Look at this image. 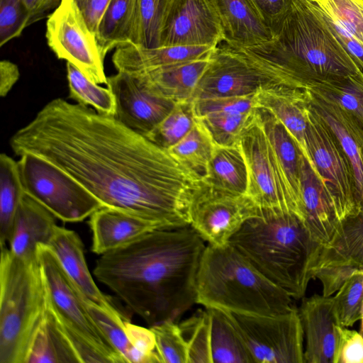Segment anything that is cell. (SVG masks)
<instances>
[{
    "label": "cell",
    "instance_id": "obj_1",
    "mask_svg": "<svg viewBox=\"0 0 363 363\" xmlns=\"http://www.w3.org/2000/svg\"><path fill=\"white\" fill-rule=\"evenodd\" d=\"M13 152L30 153L79 182L104 207L159 230L189 225L202 178L115 116L60 98L45 105L10 139Z\"/></svg>",
    "mask_w": 363,
    "mask_h": 363
},
{
    "label": "cell",
    "instance_id": "obj_2",
    "mask_svg": "<svg viewBox=\"0 0 363 363\" xmlns=\"http://www.w3.org/2000/svg\"><path fill=\"white\" fill-rule=\"evenodd\" d=\"M206 242L189 225L150 231L101 255L94 275L150 327L196 303V277Z\"/></svg>",
    "mask_w": 363,
    "mask_h": 363
},
{
    "label": "cell",
    "instance_id": "obj_3",
    "mask_svg": "<svg viewBox=\"0 0 363 363\" xmlns=\"http://www.w3.org/2000/svg\"><path fill=\"white\" fill-rule=\"evenodd\" d=\"M233 48L279 84L294 88L303 78L363 75L311 0H294L279 33L255 46Z\"/></svg>",
    "mask_w": 363,
    "mask_h": 363
},
{
    "label": "cell",
    "instance_id": "obj_4",
    "mask_svg": "<svg viewBox=\"0 0 363 363\" xmlns=\"http://www.w3.org/2000/svg\"><path fill=\"white\" fill-rule=\"evenodd\" d=\"M237 249L262 275L302 298L322 249L303 222L287 211L259 210L231 238Z\"/></svg>",
    "mask_w": 363,
    "mask_h": 363
},
{
    "label": "cell",
    "instance_id": "obj_5",
    "mask_svg": "<svg viewBox=\"0 0 363 363\" xmlns=\"http://www.w3.org/2000/svg\"><path fill=\"white\" fill-rule=\"evenodd\" d=\"M291 301L230 243L206 245L196 277V303L233 313L273 315L291 311Z\"/></svg>",
    "mask_w": 363,
    "mask_h": 363
},
{
    "label": "cell",
    "instance_id": "obj_6",
    "mask_svg": "<svg viewBox=\"0 0 363 363\" xmlns=\"http://www.w3.org/2000/svg\"><path fill=\"white\" fill-rule=\"evenodd\" d=\"M48 294L38 260L27 262L1 247L0 363H26L44 320Z\"/></svg>",
    "mask_w": 363,
    "mask_h": 363
},
{
    "label": "cell",
    "instance_id": "obj_7",
    "mask_svg": "<svg viewBox=\"0 0 363 363\" xmlns=\"http://www.w3.org/2000/svg\"><path fill=\"white\" fill-rule=\"evenodd\" d=\"M38 260L45 282L49 307L81 363H125L89 314L82 294L52 250L39 245Z\"/></svg>",
    "mask_w": 363,
    "mask_h": 363
},
{
    "label": "cell",
    "instance_id": "obj_8",
    "mask_svg": "<svg viewBox=\"0 0 363 363\" xmlns=\"http://www.w3.org/2000/svg\"><path fill=\"white\" fill-rule=\"evenodd\" d=\"M18 167L25 193L63 222H81L104 207L79 182L39 157L23 154Z\"/></svg>",
    "mask_w": 363,
    "mask_h": 363
},
{
    "label": "cell",
    "instance_id": "obj_9",
    "mask_svg": "<svg viewBox=\"0 0 363 363\" xmlns=\"http://www.w3.org/2000/svg\"><path fill=\"white\" fill-rule=\"evenodd\" d=\"M228 313L254 363H304L303 330L294 307L273 315Z\"/></svg>",
    "mask_w": 363,
    "mask_h": 363
},
{
    "label": "cell",
    "instance_id": "obj_10",
    "mask_svg": "<svg viewBox=\"0 0 363 363\" xmlns=\"http://www.w3.org/2000/svg\"><path fill=\"white\" fill-rule=\"evenodd\" d=\"M306 103L308 150L342 221L360 211L352 168L335 135Z\"/></svg>",
    "mask_w": 363,
    "mask_h": 363
},
{
    "label": "cell",
    "instance_id": "obj_11",
    "mask_svg": "<svg viewBox=\"0 0 363 363\" xmlns=\"http://www.w3.org/2000/svg\"><path fill=\"white\" fill-rule=\"evenodd\" d=\"M45 36L57 58L74 65L93 82L107 84L96 35L74 0H62L48 17Z\"/></svg>",
    "mask_w": 363,
    "mask_h": 363
},
{
    "label": "cell",
    "instance_id": "obj_12",
    "mask_svg": "<svg viewBox=\"0 0 363 363\" xmlns=\"http://www.w3.org/2000/svg\"><path fill=\"white\" fill-rule=\"evenodd\" d=\"M259 208L247 195L221 191L203 184L190 208L189 226L207 243L222 247Z\"/></svg>",
    "mask_w": 363,
    "mask_h": 363
},
{
    "label": "cell",
    "instance_id": "obj_13",
    "mask_svg": "<svg viewBox=\"0 0 363 363\" xmlns=\"http://www.w3.org/2000/svg\"><path fill=\"white\" fill-rule=\"evenodd\" d=\"M238 146L248 172L247 196L259 210L293 213L257 111L241 134Z\"/></svg>",
    "mask_w": 363,
    "mask_h": 363
},
{
    "label": "cell",
    "instance_id": "obj_14",
    "mask_svg": "<svg viewBox=\"0 0 363 363\" xmlns=\"http://www.w3.org/2000/svg\"><path fill=\"white\" fill-rule=\"evenodd\" d=\"M273 84L277 83L224 43L218 45L212 52L209 65L196 88L192 101L254 95Z\"/></svg>",
    "mask_w": 363,
    "mask_h": 363
},
{
    "label": "cell",
    "instance_id": "obj_15",
    "mask_svg": "<svg viewBox=\"0 0 363 363\" xmlns=\"http://www.w3.org/2000/svg\"><path fill=\"white\" fill-rule=\"evenodd\" d=\"M357 270H363V211L342 220L322 246L314 276L323 285V295L331 296Z\"/></svg>",
    "mask_w": 363,
    "mask_h": 363
},
{
    "label": "cell",
    "instance_id": "obj_16",
    "mask_svg": "<svg viewBox=\"0 0 363 363\" xmlns=\"http://www.w3.org/2000/svg\"><path fill=\"white\" fill-rule=\"evenodd\" d=\"M222 41L219 19L207 0L172 1L161 30L160 47H216Z\"/></svg>",
    "mask_w": 363,
    "mask_h": 363
},
{
    "label": "cell",
    "instance_id": "obj_17",
    "mask_svg": "<svg viewBox=\"0 0 363 363\" xmlns=\"http://www.w3.org/2000/svg\"><path fill=\"white\" fill-rule=\"evenodd\" d=\"M106 85L115 96V117L145 137L176 104L173 101L152 93L135 75L128 73L118 72L107 77Z\"/></svg>",
    "mask_w": 363,
    "mask_h": 363
},
{
    "label": "cell",
    "instance_id": "obj_18",
    "mask_svg": "<svg viewBox=\"0 0 363 363\" xmlns=\"http://www.w3.org/2000/svg\"><path fill=\"white\" fill-rule=\"evenodd\" d=\"M303 91L306 102L335 135L351 164L359 209L363 211V122L330 99Z\"/></svg>",
    "mask_w": 363,
    "mask_h": 363
},
{
    "label": "cell",
    "instance_id": "obj_19",
    "mask_svg": "<svg viewBox=\"0 0 363 363\" xmlns=\"http://www.w3.org/2000/svg\"><path fill=\"white\" fill-rule=\"evenodd\" d=\"M306 345L304 363H333L338 325L332 296L303 298L298 311Z\"/></svg>",
    "mask_w": 363,
    "mask_h": 363
},
{
    "label": "cell",
    "instance_id": "obj_20",
    "mask_svg": "<svg viewBox=\"0 0 363 363\" xmlns=\"http://www.w3.org/2000/svg\"><path fill=\"white\" fill-rule=\"evenodd\" d=\"M48 246L84 298L115 316L126 319L94 282L86 262L83 242L75 231L56 225Z\"/></svg>",
    "mask_w": 363,
    "mask_h": 363
},
{
    "label": "cell",
    "instance_id": "obj_21",
    "mask_svg": "<svg viewBox=\"0 0 363 363\" xmlns=\"http://www.w3.org/2000/svg\"><path fill=\"white\" fill-rule=\"evenodd\" d=\"M254 101L256 108L269 111L282 123L313 172L323 181L308 147L307 106L303 90L273 84L259 90L254 95Z\"/></svg>",
    "mask_w": 363,
    "mask_h": 363
},
{
    "label": "cell",
    "instance_id": "obj_22",
    "mask_svg": "<svg viewBox=\"0 0 363 363\" xmlns=\"http://www.w3.org/2000/svg\"><path fill=\"white\" fill-rule=\"evenodd\" d=\"M268 139L292 212L303 222L301 184V153L282 123L269 111L256 108Z\"/></svg>",
    "mask_w": 363,
    "mask_h": 363
},
{
    "label": "cell",
    "instance_id": "obj_23",
    "mask_svg": "<svg viewBox=\"0 0 363 363\" xmlns=\"http://www.w3.org/2000/svg\"><path fill=\"white\" fill-rule=\"evenodd\" d=\"M301 184L303 223L313 238L326 245L338 228L341 220L323 182L301 156Z\"/></svg>",
    "mask_w": 363,
    "mask_h": 363
},
{
    "label": "cell",
    "instance_id": "obj_24",
    "mask_svg": "<svg viewBox=\"0 0 363 363\" xmlns=\"http://www.w3.org/2000/svg\"><path fill=\"white\" fill-rule=\"evenodd\" d=\"M55 218L25 193L18 205L8 242L10 251L23 260L38 261V246L48 245L57 225Z\"/></svg>",
    "mask_w": 363,
    "mask_h": 363
},
{
    "label": "cell",
    "instance_id": "obj_25",
    "mask_svg": "<svg viewBox=\"0 0 363 363\" xmlns=\"http://www.w3.org/2000/svg\"><path fill=\"white\" fill-rule=\"evenodd\" d=\"M216 47L172 45L149 49L126 43L116 48L112 61L118 72L134 74L208 57Z\"/></svg>",
    "mask_w": 363,
    "mask_h": 363
},
{
    "label": "cell",
    "instance_id": "obj_26",
    "mask_svg": "<svg viewBox=\"0 0 363 363\" xmlns=\"http://www.w3.org/2000/svg\"><path fill=\"white\" fill-rule=\"evenodd\" d=\"M216 12L224 42L234 48H247L267 42L273 35L248 0H207Z\"/></svg>",
    "mask_w": 363,
    "mask_h": 363
},
{
    "label": "cell",
    "instance_id": "obj_27",
    "mask_svg": "<svg viewBox=\"0 0 363 363\" xmlns=\"http://www.w3.org/2000/svg\"><path fill=\"white\" fill-rule=\"evenodd\" d=\"M89 218L91 250L99 255L126 245L150 231L159 230L146 220L108 207L96 211Z\"/></svg>",
    "mask_w": 363,
    "mask_h": 363
},
{
    "label": "cell",
    "instance_id": "obj_28",
    "mask_svg": "<svg viewBox=\"0 0 363 363\" xmlns=\"http://www.w3.org/2000/svg\"><path fill=\"white\" fill-rule=\"evenodd\" d=\"M211 56L133 75L145 88L157 96L175 103L190 101L209 65Z\"/></svg>",
    "mask_w": 363,
    "mask_h": 363
},
{
    "label": "cell",
    "instance_id": "obj_29",
    "mask_svg": "<svg viewBox=\"0 0 363 363\" xmlns=\"http://www.w3.org/2000/svg\"><path fill=\"white\" fill-rule=\"evenodd\" d=\"M138 0H111L97 26L96 38L104 58L118 46L139 45Z\"/></svg>",
    "mask_w": 363,
    "mask_h": 363
},
{
    "label": "cell",
    "instance_id": "obj_30",
    "mask_svg": "<svg viewBox=\"0 0 363 363\" xmlns=\"http://www.w3.org/2000/svg\"><path fill=\"white\" fill-rule=\"evenodd\" d=\"M203 182L216 189L247 195L248 172L238 145L224 147L215 145Z\"/></svg>",
    "mask_w": 363,
    "mask_h": 363
},
{
    "label": "cell",
    "instance_id": "obj_31",
    "mask_svg": "<svg viewBox=\"0 0 363 363\" xmlns=\"http://www.w3.org/2000/svg\"><path fill=\"white\" fill-rule=\"evenodd\" d=\"M318 92L363 122V75H311L301 79L296 88Z\"/></svg>",
    "mask_w": 363,
    "mask_h": 363
},
{
    "label": "cell",
    "instance_id": "obj_32",
    "mask_svg": "<svg viewBox=\"0 0 363 363\" xmlns=\"http://www.w3.org/2000/svg\"><path fill=\"white\" fill-rule=\"evenodd\" d=\"M206 309L210 319L212 363H254L228 312L217 308Z\"/></svg>",
    "mask_w": 363,
    "mask_h": 363
},
{
    "label": "cell",
    "instance_id": "obj_33",
    "mask_svg": "<svg viewBox=\"0 0 363 363\" xmlns=\"http://www.w3.org/2000/svg\"><path fill=\"white\" fill-rule=\"evenodd\" d=\"M81 363L48 306L31 342L26 363Z\"/></svg>",
    "mask_w": 363,
    "mask_h": 363
},
{
    "label": "cell",
    "instance_id": "obj_34",
    "mask_svg": "<svg viewBox=\"0 0 363 363\" xmlns=\"http://www.w3.org/2000/svg\"><path fill=\"white\" fill-rule=\"evenodd\" d=\"M25 194L18 162L5 153L0 155V243L9 242L18 205Z\"/></svg>",
    "mask_w": 363,
    "mask_h": 363
},
{
    "label": "cell",
    "instance_id": "obj_35",
    "mask_svg": "<svg viewBox=\"0 0 363 363\" xmlns=\"http://www.w3.org/2000/svg\"><path fill=\"white\" fill-rule=\"evenodd\" d=\"M215 144L196 118L194 125L179 143L167 150L169 155L202 179L206 176Z\"/></svg>",
    "mask_w": 363,
    "mask_h": 363
},
{
    "label": "cell",
    "instance_id": "obj_36",
    "mask_svg": "<svg viewBox=\"0 0 363 363\" xmlns=\"http://www.w3.org/2000/svg\"><path fill=\"white\" fill-rule=\"evenodd\" d=\"M69 97L84 106H91L102 115L115 116V96L108 88H104L91 81L77 67L67 62Z\"/></svg>",
    "mask_w": 363,
    "mask_h": 363
},
{
    "label": "cell",
    "instance_id": "obj_37",
    "mask_svg": "<svg viewBox=\"0 0 363 363\" xmlns=\"http://www.w3.org/2000/svg\"><path fill=\"white\" fill-rule=\"evenodd\" d=\"M196 121L193 101L177 102L169 114L145 137L167 150L189 133Z\"/></svg>",
    "mask_w": 363,
    "mask_h": 363
},
{
    "label": "cell",
    "instance_id": "obj_38",
    "mask_svg": "<svg viewBox=\"0 0 363 363\" xmlns=\"http://www.w3.org/2000/svg\"><path fill=\"white\" fill-rule=\"evenodd\" d=\"M254 111L246 113H213L197 118L213 143L224 147L238 145L241 134L255 116Z\"/></svg>",
    "mask_w": 363,
    "mask_h": 363
},
{
    "label": "cell",
    "instance_id": "obj_39",
    "mask_svg": "<svg viewBox=\"0 0 363 363\" xmlns=\"http://www.w3.org/2000/svg\"><path fill=\"white\" fill-rule=\"evenodd\" d=\"M334 312L340 325L352 326L363 320V272L357 270L333 297Z\"/></svg>",
    "mask_w": 363,
    "mask_h": 363
},
{
    "label": "cell",
    "instance_id": "obj_40",
    "mask_svg": "<svg viewBox=\"0 0 363 363\" xmlns=\"http://www.w3.org/2000/svg\"><path fill=\"white\" fill-rule=\"evenodd\" d=\"M178 325L186 343L188 363H212L207 309L199 310Z\"/></svg>",
    "mask_w": 363,
    "mask_h": 363
},
{
    "label": "cell",
    "instance_id": "obj_41",
    "mask_svg": "<svg viewBox=\"0 0 363 363\" xmlns=\"http://www.w3.org/2000/svg\"><path fill=\"white\" fill-rule=\"evenodd\" d=\"M84 301L91 318L114 348L123 356L125 363H140V357L129 342L125 331L124 323L128 320L111 314L84 298Z\"/></svg>",
    "mask_w": 363,
    "mask_h": 363
},
{
    "label": "cell",
    "instance_id": "obj_42",
    "mask_svg": "<svg viewBox=\"0 0 363 363\" xmlns=\"http://www.w3.org/2000/svg\"><path fill=\"white\" fill-rule=\"evenodd\" d=\"M363 46V0H311Z\"/></svg>",
    "mask_w": 363,
    "mask_h": 363
},
{
    "label": "cell",
    "instance_id": "obj_43",
    "mask_svg": "<svg viewBox=\"0 0 363 363\" xmlns=\"http://www.w3.org/2000/svg\"><path fill=\"white\" fill-rule=\"evenodd\" d=\"M173 0H138L139 45L145 48L160 47L161 30Z\"/></svg>",
    "mask_w": 363,
    "mask_h": 363
},
{
    "label": "cell",
    "instance_id": "obj_44",
    "mask_svg": "<svg viewBox=\"0 0 363 363\" xmlns=\"http://www.w3.org/2000/svg\"><path fill=\"white\" fill-rule=\"evenodd\" d=\"M150 328L155 334L162 363H188L186 343L178 324L167 321Z\"/></svg>",
    "mask_w": 363,
    "mask_h": 363
},
{
    "label": "cell",
    "instance_id": "obj_45",
    "mask_svg": "<svg viewBox=\"0 0 363 363\" xmlns=\"http://www.w3.org/2000/svg\"><path fill=\"white\" fill-rule=\"evenodd\" d=\"M29 21L23 0H0V46L20 36Z\"/></svg>",
    "mask_w": 363,
    "mask_h": 363
},
{
    "label": "cell",
    "instance_id": "obj_46",
    "mask_svg": "<svg viewBox=\"0 0 363 363\" xmlns=\"http://www.w3.org/2000/svg\"><path fill=\"white\" fill-rule=\"evenodd\" d=\"M254 95L193 100L196 116L201 118L213 113H250L256 108Z\"/></svg>",
    "mask_w": 363,
    "mask_h": 363
},
{
    "label": "cell",
    "instance_id": "obj_47",
    "mask_svg": "<svg viewBox=\"0 0 363 363\" xmlns=\"http://www.w3.org/2000/svg\"><path fill=\"white\" fill-rule=\"evenodd\" d=\"M124 325L126 335L138 353L140 363H162L152 329L134 325L128 320H125Z\"/></svg>",
    "mask_w": 363,
    "mask_h": 363
},
{
    "label": "cell",
    "instance_id": "obj_48",
    "mask_svg": "<svg viewBox=\"0 0 363 363\" xmlns=\"http://www.w3.org/2000/svg\"><path fill=\"white\" fill-rule=\"evenodd\" d=\"M273 37L276 36L289 13L294 0H248Z\"/></svg>",
    "mask_w": 363,
    "mask_h": 363
},
{
    "label": "cell",
    "instance_id": "obj_49",
    "mask_svg": "<svg viewBox=\"0 0 363 363\" xmlns=\"http://www.w3.org/2000/svg\"><path fill=\"white\" fill-rule=\"evenodd\" d=\"M333 363H363V334L338 325Z\"/></svg>",
    "mask_w": 363,
    "mask_h": 363
},
{
    "label": "cell",
    "instance_id": "obj_50",
    "mask_svg": "<svg viewBox=\"0 0 363 363\" xmlns=\"http://www.w3.org/2000/svg\"><path fill=\"white\" fill-rule=\"evenodd\" d=\"M111 0H74L90 30L96 35L99 21Z\"/></svg>",
    "mask_w": 363,
    "mask_h": 363
},
{
    "label": "cell",
    "instance_id": "obj_51",
    "mask_svg": "<svg viewBox=\"0 0 363 363\" xmlns=\"http://www.w3.org/2000/svg\"><path fill=\"white\" fill-rule=\"evenodd\" d=\"M29 14V24L49 17L60 6L62 0H23Z\"/></svg>",
    "mask_w": 363,
    "mask_h": 363
},
{
    "label": "cell",
    "instance_id": "obj_52",
    "mask_svg": "<svg viewBox=\"0 0 363 363\" xmlns=\"http://www.w3.org/2000/svg\"><path fill=\"white\" fill-rule=\"evenodd\" d=\"M20 77L18 66L9 60H1L0 62V95L6 96Z\"/></svg>",
    "mask_w": 363,
    "mask_h": 363
},
{
    "label": "cell",
    "instance_id": "obj_53",
    "mask_svg": "<svg viewBox=\"0 0 363 363\" xmlns=\"http://www.w3.org/2000/svg\"><path fill=\"white\" fill-rule=\"evenodd\" d=\"M361 333L363 334V320H362V330Z\"/></svg>",
    "mask_w": 363,
    "mask_h": 363
},
{
    "label": "cell",
    "instance_id": "obj_54",
    "mask_svg": "<svg viewBox=\"0 0 363 363\" xmlns=\"http://www.w3.org/2000/svg\"><path fill=\"white\" fill-rule=\"evenodd\" d=\"M359 271H362L363 272V270H359Z\"/></svg>",
    "mask_w": 363,
    "mask_h": 363
}]
</instances>
